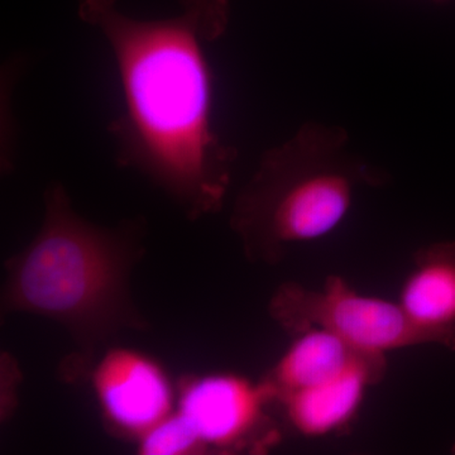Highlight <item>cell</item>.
Wrapping results in <instances>:
<instances>
[{
  "mask_svg": "<svg viewBox=\"0 0 455 455\" xmlns=\"http://www.w3.org/2000/svg\"><path fill=\"white\" fill-rule=\"evenodd\" d=\"M295 335L266 377L276 394V403L284 395L333 379L364 355L325 329L310 328Z\"/></svg>",
  "mask_w": 455,
  "mask_h": 455,
  "instance_id": "9",
  "label": "cell"
},
{
  "mask_svg": "<svg viewBox=\"0 0 455 455\" xmlns=\"http://www.w3.org/2000/svg\"><path fill=\"white\" fill-rule=\"evenodd\" d=\"M268 310L272 319L293 334L325 329L364 355L386 357L395 350L427 344L397 301L359 292L333 275L319 289L281 284Z\"/></svg>",
  "mask_w": 455,
  "mask_h": 455,
  "instance_id": "4",
  "label": "cell"
},
{
  "mask_svg": "<svg viewBox=\"0 0 455 455\" xmlns=\"http://www.w3.org/2000/svg\"><path fill=\"white\" fill-rule=\"evenodd\" d=\"M180 12L140 20L118 0H79L118 70L123 110L112 123L119 164L163 188L190 220L223 208L235 147L215 130L209 47L223 37L230 0H179Z\"/></svg>",
  "mask_w": 455,
  "mask_h": 455,
  "instance_id": "1",
  "label": "cell"
},
{
  "mask_svg": "<svg viewBox=\"0 0 455 455\" xmlns=\"http://www.w3.org/2000/svg\"><path fill=\"white\" fill-rule=\"evenodd\" d=\"M276 394L267 379L256 382L236 373H212L185 381L179 411L204 447L221 453H260L280 440L267 410Z\"/></svg>",
  "mask_w": 455,
  "mask_h": 455,
  "instance_id": "5",
  "label": "cell"
},
{
  "mask_svg": "<svg viewBox=\"0 0 455 455\" xmlns=\"http://www.w3.org/2000/svg\"><path fill=\"white\" fill-rule=\"evenodd\" d=\"M142 230L137 220L114 228L92 223L75 211L61 184L52 185L40 232L8 260L3 311L52 320L86 355L124 329L146 331L130 290Z\"/></svg>",
  "mask_w": 455,
  "mask_h": 455,
  "instance_id": "2",
  "label": "cell"
},
{
  "mask_svg": "<svg viewBox=\"0 0 455 455\" xmlns=\"http://www.w3.org/2000/svg\"><path fill=\"white\" fill-rule=\"evenodd\" d=\"M348 143L339 125L310 122L262 156L230 217L248 260L277 265L296 245L331 235L362 188L383 184Z\"/></svg>",
  "mask_w": 455,
  "mask_h": 455,
  "instance_id": "3",
  "label": "cell"
},
{
  "mask_svg": "<svg viewBox=\"0 0 455 455\" xmlns=\"http://www.w3.org/2000/svg\"><path fill=\"white\" fill-rule=\"evenodd\" d=\"M382 355H359L333 379L278 398L290 427L307 439L340 435L348 430L367 392L385 377Z\"/></svg>",
  "mask_w": 455,
  "mask_h": 455,
  "instance_id": "7",
  "label": "cell"
},
{
  "mask_svg": "<svg viewBox=\"0 0 455 455\" xmlns=\"http://www.w3.org/2000/svg\"><path fill=\"white\" fill-rule=\"evenodd\" d=\"M397 302L427 344L455 350V241L416 251Z\"/></svg>",
  "mask_w": 455,
  "mask_h": 455,
  "instance_id": "8",
  "label": "cell"
},
{
  "mask_svg": "<svg viewBox=\"0 0 455 455\" xmlns=\"http://www.w3.org/2000/svg\"><path fill=\"white\" fill-rule=\"evenodd\" d=\"M92 388L108 429L136 439L173 412L172 383L164 367L145 353L113 348L92 371Z\"/></svg>",
  "mask_w": 455,
  "mask_h": 455,
  "instance_id": "6",
  "label": "cell"
},
{
  "mask_svg": "<svg viewBox=\"0 0 455 455\" xmlns=\"http://www.w3.org/2000/svg\"><path fill=\"white\" fill-rule=\"evenodd\" d=\"M139 451L143 455H190L204 453L206 448L178 410L140 436Z\"/></svg>",
  "mask_w": 455,
  "mask_h": 455,
  "instance_id": "10",
  "label": "cell"
}]
</instances>
